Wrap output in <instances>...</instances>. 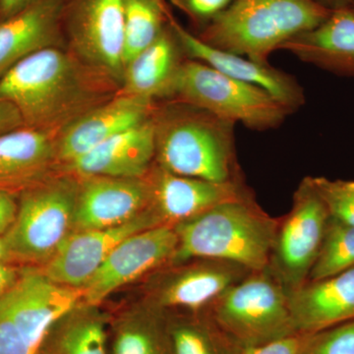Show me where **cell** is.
I'll return each mask as SVG.
<instances>
[{
    "instance_id": "1",
    "label": "cell",
    "mask_w": 354,
    "mask_h": 354,
    "mask_svg": "<svg viewBox=\"0 0 354 354\" xmlns=\"http://www.w3.org/2000/svg\"><path fill=\"white\" fill-rule=\"evenodd\" d=\"M120 88L66 48L50 46L25 57L0 78V101L17 109L24 127L58 134L113 99Z\"/></svg>"
},
{
    "instance_id": "2",
    "label": "cell",
    "mask_w": 354,
    "mask_h": 354,
    "mask_svg": "<svg viewBox=\"0 0 354 354\" xmlns=\"http://www.w3.org/2000/svg\"><path fill=\"white\" fill-rule=\"evenodd\" d=\"M234 127L232 121L185 102L157 104L155 162L178 176L218 183L242 181Z\"/></svg>"
},
{
    "instance_id": "3",
    "label": "cell",
    "mask_w": 354,
    "mask_h": 354,
    "mask_svg": "<svg viewBox=\"0 0 354 354\" xmlns=\"http://www.w3.org/2000/svg\"><path fill=\"white\" fill-rule=\"evenodd\" d=\"M278 223L253 195L221 203L174 227L178 246L171 263L213 258L262 271L269 264Z\"/></svg>"
},
{
    "instance_id": "4",
    "label": "cell",
    "mask_w": 354,
    "mask_h": 354,
    "mask_svg": "<svg viewBox=\"0 0 354 354\" xmlns=\"http://www.w3.org/2000/svg\"><path fill=\"white\" fill-rule=\"evenodd\" d=\"M332 11L314 0H234L196 36L218 50L269 64L274 51Z\"/></svg>"
},
{
    "instance_id": "5",
    "label": "cell",
    "mask_w": 354,
    "mask_h": 354,
    "mask_svg": "<svg viewBox=\"0 0 354 354\" xmlns=\"http://www.w3.org/2000/svg\"><path fill=\"white\" fill-rule=\"evenodd\" d=\"M79 178L58 172L19 195L17 215L4 235L9 262L43 267L75 232Z\"/></svg>"
},
{
    "instance_id": "6",
    "label": "cell",
    "mask_w": 354,
    "mask_h": 354,
    "mask_svg": "<svg viewBox=\"0 0 354 354\" xmlns=\"http://www.w3.org/2000/svg\"><path fill=\"white\" fill-rule=\"evenodd\" d=\"M82 288L58 285L26 266L0 295V354H39L55 324L83 300Z\"/></svg>"
},
{
    "instance_id": "7",
    "label": "cell",
    "mask_w": 354,
    "mask_h": 354,
    "mask_svg": "<svg viewBox=\"0 0 354 354\" xmlns=\"http://www.w3.org/2000/svg\"><path fill=\"white\" fill-rule=\"evenodd\" d=\"M290 295L269 270L254 271L203 312L235 344L249 348L297 334Z\"/></svg>"
},
{
    "instance_id": "8",
    "label": "cell",
    "mask_w": 354,
    "mask_h": 354,
    "mask_svg": "<svg viewBox=\"0 0 354 354\" xmlns=\"http://www.w3.org/2000/svg\"><path fill=\"white\" fill-rule=\"evenodd\" d=\"M167 101L192 104L257 131L278 127L292 113L264 88L189 58L177 72Z\"/></svg>"
},
{
    "instance_id": "9",
    "label": "cell",
    "mask_w": 354,
    "mask_h": 354,
    "mask_svg": "<svg viewBox=\"0 0 354 354\" xmlns=\"http://www.w3.org/2000/svg\"><path fill=\"white\" fill-rule=\"evenodd\" d=\"M330 218L311 176L305 177L293 194L290 211L279 218L267 267L290 295L308 281Z\"/></svg>"
},
{
    "instance_id": "10",
    "label": "cell",
    "mask_w": 354,
    "mask_h": 354,
    "mask_svg": "<svg viewBox=\"0 0 354 354\" xmlns=\"http://www.w3.org/2000/svg\"><path fill=\"white\" fill-rule=\"evenodd\" d=\"M62 24L65 48L84 64L122 85L123 0H64Z\"/></svg>"
},
{
    "instance_id": "11",
    "label": "cell",
    "mask_w": 354,
    "mask_h": 354,
    "mask_svg": "<svg viewBox=\"0 0 354 354\" xmlns=\"http://www.w3.org/2000/svg\"><path fill=\"white\" fill-rule=\"evenodd\" d=\"M252 272L213 258L169 263L147 277L142 298L167 312L198 313Z\"/></svg>"
},
{
    "instance_id": "12",
    "label": "cell",
    "mask_w": 354,
    "mask_h": 354,
    "mask_svg": "<svg viewBox=\"0 0 354 354\" xmlns=\"http://www.w3.org/2000/svg\"><path fill=\"white\" fill-rule=\"evenodd\" d=\"M178 246L176 230L162 225L127 237L111 251L83 286L84 301L101 305L114 291L171 262Z\"/></svg>"
},
{
    "instance_id": "13",
    "label": "cell",
    "mask_w": 354,
    "mask_h": 354,
    "mask_svg": "<svg viewBox=\"0 0 354 354\" xmlns=\"http://www.w3.org/2000/svg\"><path fill=\"white\" fill-rule=\"evenodd\" d=\"M162 225L151 207L134 218L106 228L73 232L41 271L58 285L83 288L111 251L132 234Z\"/></svg>"
},
{
    "instance_id": "14",
    "label": "cell",
    "mask_w": 354,
    "mask_h": 354,
    "mask_svg": "<svg viewBox=\"0 0 354 354\" xmlns=\"http://www.w3.org/2000/svg\"><path fill=\"white\" fill-rule=\"evenodd\" d=\"M151 189L150 207L162 225L176 227L221 203L252 196L244 180L212 183L178 176L153 162L146 176Z\"/></svg>"
},
{
    "instance_id": "15",
    "label": "cell",
    "mask_w": 354,
    "mask_h": 354,
    "mask_svg": "<svg viewBox=\"0 0 354 354\" xmlns=\"http://www.w3.org/2000/svg\"><path fill=\"white\" fill-rule=\"evenodd\" d=\"M158 102L120 94L93 109L58 133L59 171L104 141L155 115Z\"/></svg>"
},
{
    "instance_id": "16",
    "label": "cell",
    "mask_w": 354,
    "mask_h": 354,
    "mask_svg": "<svg viewBox=\"0 0 354 354\" xmlns=\"http://www.w3.org/2000/svg\"><path fill=\"white\" fill-rule=\"evenodd\" d=\"M78 178L75 232L122 225L150 207L151 189L146 176Z\"/></svg>"
},
{
    "instance_id": "17",
    "label": "cell",
    "mask_w": 354,
    "mask_h": 354,
    "mask_svg": "<svg viewBox=\"0 0 354 354\" xmlns=\"http://www.w3.org/2000/svg\"><path fill=\"white\" fill-rule=\"evenodd\" d=\"M169 22L186 57L201 62L236 80L264 88L292 113L304 104V88L290 74L274 68L270 64H260L209 46L179 24L174 16H171Z\"/></svg>"
},
{
    "instance_id": "18",
    "label": "cell",
    "mask_w": 354,
    "mask_h": 354,
    "mask_svg": "<svg viewBox=\"0 0 354 354\" xmlns=\"http://www.w3.org/2000/svg\"><path fill=\"white\" fill-rule=\"evenodd\" d=\"M57 135L26 127L0 134V191L19 196L60 172Z\"/></svg>"
},
{
    "instance_id": "19",
    "label": "cell",
    "mask_w": 354,
    "mask_h": 354,
    "mask_svg": "<svg viewBox=\"0 0 354 354\" xmlns=\"http://www.w3.org/2000/svg\"><path fill=\"white\" fill-rule=\"evenodd\" d=\"M155 153L153 115L151 120L106 140L64 167L62 172L77 177L141 178L155 162Z\"/></svg>"
},
{
    "instance_id": "20",
    "label": "cell",
    "mask_w": 354,
    "mask_h": 354,
    "mask_svg": "<svg viewBox=\"0 0 354 354\" xmlns=\"http://www.w3.org/2000/svg\"><path fill=\"white\" fill-rule=\"evenodd\" d=\"M64 0H39L0 22V78L25 57L50 46H64Z\"/></svg>"
},
{
    "instance_id": "21",
    "label": "cell",
    "mask_w": 354,
    "mask_h": 354,
    "mask_svg": "<svg viewBox=\"0 0 354 354\" xmlns=\"http://www.w3.org/2000/svg\"><path fill=\"white\" fill-rule=\"evenodd\" d=\"M297 333H313L354 320V267L334 276L307 281L290 295Z\"/></svg>"
},
{
    "instance_id": "22",
    "label": "cell",
    "mask_w": 354,
    "mask_h": 354,
    "mask_svg": "<svg viewBox=\"0 0 354 354\" xmlns=\"http://www.w3.org/2000/svg\"><path fill=\"white\" fill-rule=\"evenodd\" d=\"M281 50L330 73L354 78V11L333 10L323 23L290 39Z\"/></svg>"
},
{
    "instance_id": "23",
    "label": "cell",
    "mask_w": 354,
    "mask_h": 354,
    "mask_svg": "<svg viewBox=\"0 0 354 354\" xmlns=\"http://www.w3.org/2000/svg\"><path fill=\"white\" fill-rule=\"evenodd\" d=\"M186 58L169 19L158 39L128 62L118 93L156 102L169 100L177 72Z\"/></svg>"
},
{
    "instance_id": "24",
    "label": "cell",
    "mask_w": 354,
    "mask_h": 354,
    "mask_svg": "<svg viewBox=\"0 0 354 354\" xmlns=\"http://www.w3.org/2000/svg\"><path fill=\"white\" fill-rule=\"evenodd\" d=\"M111 354H174L169 314L142 298L114 322Z\"/></svg>"
},
{
    "instance_id": "25",
    "label": "cell",
    "mask_w": 354,
    "mask_h": 354,
    "mask_svg": "<svg viewBox=\"0 0 354 354\" xmlns=\"http://www.w3.org/2000/svg\"><path fill=\"white\" fill-rule=\"evenodd\" d=\"M106 314L82 301L53 326L39 354H108Z\"/></svg>"
},
{
    "instance_id": "26",
    "label": "cell",
    "mask_w": 354,
    "mask_h": 354,
    "mask_svg": "<svg viewBox=\"0 0 354 354\" xmlns=\"http://www.w3.org/2000/svg\"><path fill=\"white\" fill-rule=\"evenodd\" d=\"M167 314L174 354H241L242 348L205 312Z\"/></svg>"
},
{
    "instance_id": "27",
    "label": "cell",
    "mask_w": 354,
    "mask_h": 354,
    "mask_svg": "<svg viewBox=\"0 0 354 354\" xmlns=\"http://www.w3.org/2000/svg\"><path fill=\"white\" fill-rule=\"evenodd\" d=\"M124 65L158 39L172 15L160 0H123Z\"/></svg>"
},
{
    "instance_id": "28",
    "label": "cell",
    "mask_w": 354,
    "mask_h": 354,
    "mask_svg": "<svg viewBox=\"0 0 354 354\" xmlns=\"http://www.w3.org/2000/svg\"><path fill=\"white\" fill-rule=\"evenodd\" d=\"M354 267V225L330 218L308 281H320Z\"/></svg>"
},
{
    "instance_id": "29",
    "label": "cell",
    "mask_w": 354,
    "mask_h": 354,
    "mask_svg": "<svg viewBox=\"0 0 354 354\" xmlns=\"http://www.w3.org/2000/svg\"><path fill=\"white\" fill-rule=\"evenodd\" d=\"M311 180L330 218L354 225V181L323 176L311 177Z\"/></svg>"
},
{
    "instance_id": "30",
    "label": "cell",
    "mask_w": 354,
    "mask_h": 354,
    "mask_svg": "<svg viewBox=\"0 0 354 354\" xmlns=\"http://www.w3.org/2000/svg\"><path fill=\"white\" fill-rule=\"evenodd\" d=\"M300 354H354V320L307 333Z\"/></svg>"
},
{
    "instance_id": "31",
    "label": "cell",
    "mask_w": 354,
    "mask_h": 354,
    "mask_svg": "<svg viewBox=\"0 0 354 354\" xmlns=\"http://www.w3.org/2000/svg\"><path fill=\"white\" fill-rule=\"evenodd\" d=\"M232 1L234 0H171L176 8L189 17L199 32L223 12Z\"/></svg>"
},
{
    "instance_id": "32",
    "label": "cell",
    "mask_w": 354,
    "mask_h": 354,
    "mask_svg": "<svg viewBox=\"0 0 354 354\" xmlns=\"http://www.w3.org/2000/svg\"><path fill=\"white\" fill-rule=\"evenodd\" d=\"M307 333H297L259 346L242 348L241 354H300Z\"/></svg>"
},
{
    "instance_id": "33",
    "label": "cell",
    "mask_w": 354,
    "mask_h": 354,
    "mask_svg": "<svg viewBox=\"0 0 354 354\" xmlns=\"http://www.w3.org/2000/svg\"><path fill=\"white\" fill-rule=\"evenodd\" d=\"M17 209L16 196L0 191V236H4L9 228L12 227Z\"/></svg>"
},
{
    "instance_id": "34",
    "label": "cell",
    "mask_w": 354,
    "mask_h": 354,
    "mask_svg": "<svg viewBox=\"0 0 354 354\" xmlns=\"http://www.w3.org/2000/svg\"><path fill=\"white\" fill-rule=\"evenodd\" d=\"M24 127L17 109L9 102L0 101V134Z\"/></svg>"
},
{
    "instance_id": "35",
    "label": "cell",
    "mask_w": 354,
    "mask_h": 354,
    "mask_svg": "<svg viewBox=\"0 0 354 354\" xmlns=\"http://www.w3.org/2000/svg\"><path fill=\"white\" fill-rule=\"evenodd\" d=\"M39 0H0V22L29 8Z\"/></svg>"
},
{
    "instance_id": "36",
    "label": "cell",
    "mask_w": 354,
    "mask_h": 354,
    "mask_svg": "<svg viewBox=\"0 0 354 354\" xmlns=\"http://www.w3.org/2000/svg\"><path fill=\"white\" fill-rule=\"evenodd\" d=\"M22 268H18L12 263H0V295L15 283L16 279L20 276Z\"/></svg>"
},
{
    "instance_id": "37",
    "label": "cell",
    "mask_w": 354,
    "mask_h": 354,
    "mask_svg": "<svg viewBox=\"0 0 354 354\" xmlns=\"http://www.w3.org/2000/svg\"><path fill=\"white\" fill-rule=\"evenodd\" d=\"M321 6L327 7L330 10L341 8H353L354 0H314Z\"/></svg>"
},
{
    "instance_id": "38",
    "label": "cell",
    "mask_w": 354,
    "mask_h": 354,
    "mask_svg": "<svg viewBox=\"0 0 354 354\" xmlns=\"http://www.w3.org/2000/svg\"><path fill=\"white\" fill-rule=\"evenodd\" d=\"M9 262L8 250L3 236H0V263Z\"/></svg>"
},
{
    "instance_id": "39",
    "label": "cell",
    "mask_w": 354,
    "mask_h": 354,
    "mask_svg": "<svg viewBox=\"0 0 354 354\" xmlns=\"http://www.w3.org/2000/svg\"><path fill=\"white\" fill-rule=\"evenodd\" d=\"M351 9H353V10L354 11V6H353V8H351Z\"/></svg>"
},
{
    "instance_id": "40",
    "label": "cell",
    "mask_w": 354,
    "mask_h": 354,
    "mask_svg": "<svg viewBox=\"0 0 354 354\" xmlns=\"http://www.w3.org/2000/svg\"><path fill=\"white\" fill-rule=\"evenodd\" d=\"M160 1H165V0H160Z\"/></svg>"
}]
</instances>
